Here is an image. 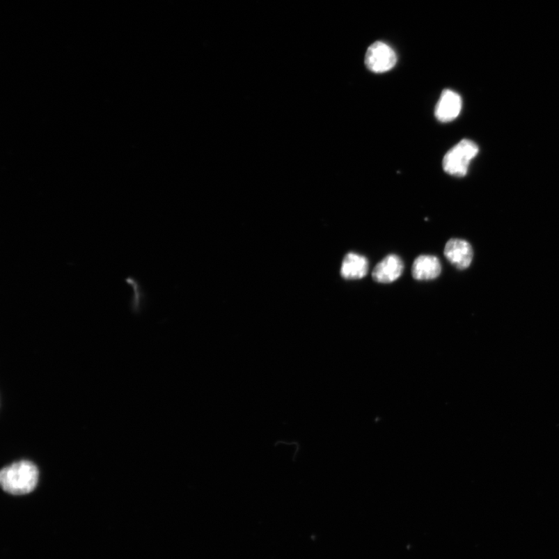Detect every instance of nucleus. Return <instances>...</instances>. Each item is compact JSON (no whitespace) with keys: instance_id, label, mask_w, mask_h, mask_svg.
I'll return each instance as SVG.
<instances>
[{"instance_id":"1","label":"nucleus","mask_w":559,"mask_h":559,"mask_svg":"<svg viewBox=\"0 0 559 559\" xmlns=\"http://www.w3.org/2000/svg\"><path fill=\"white\" fill-rule=\"evenodd\" d=\"M39 471L29 461H20L5 467L0 473V484L6 493L22 496L31 493L37 487Z\"/></svg>"},{"instance_id":"2","label":"nucleus","mask_w":559,"mask_h":559,"mask_svg":"<svg viewBox=\"0 0 559 559\" xmlns=\"http://www.w3.org/2000/svg\"><path fill=\"white\" fill-rule=\"evenodd\" d=\"M474 141L463 139L450 150L443 159V171L451 176L463 178L468 173L471 161L479 153Z\"/></svg>"},{"instance_id":"3","label":"nucleus","mask_w":559,"mask_h":559,"mask_svg":"<svg viewBox=\"0 0 559 559\" xmlns=\"http://www.w3.org/2000/svg\"><path fill=\"white\" fill-rule=\"evenodd\" d=\"M396 63L395 52L386 43L377 42L370 45L367 51L366 66L375 73L386 72L393 69Z\"/></svg>"},{"instance_id":"4","label":"nucleus","mask_w":559,"mask_h":559,"mask_svg":"<svg viewBox=\"0 0 559 559\" xmlns=\"http://www.w3.org/2000/svg\"><path fill=\"white\" fill-rule=\"evenodd\" d=\"M444 257L460 271L469 268L473 260V250L469 242L462 239H451L444 247Z\"/></svg>"},{"instance_id":"5","label":"nucleus","mask_w":559,"mask_h":559,"mask_svg":"<svg viewBox=\"0 0 559 559\" xmlns=\"http://www.w3.org/2000/svg\"><path fill=\"white\" fill-rule=\"evenodd\" d=\"M403 270V262L399 255L389 254L375 266L372 278L380 284H391L401 277Z\"/></svg>"},{"instance_id":"6","label":"nucleus","mask_w":559,"mask_h":559,"mask_svg":"<svg viewBox=\"0 0 559 559\" xmlns=\"http://www.w3.org/2000/svg\"><path fill=\"white\" fill-rule=\"evenodd\" d=\"M462 107V100L459 94L444 90L437 102L435 116L441 123H447L459 117Z\"/></svg>"},{"instance_id":"7","label":"nucleus","mask_w":559,"mask_h":559,"mask_svg":"<svg viewBox=\"0 0 559 559\" xmlns=\"http://www.w3.org/2000/svg\"><path fill=\"white\" fill-rule=\"evenodd\" d=\"M442 267L440 260L433 255H420L412 267V275L415 280L432 281L439 277Z\"/></svg>"},{"instance_id":"8","label":"nucleus","mask_w":559,"mask_h":559,"mask_svg":"<svg viewBox=\"0 0 559 559\" xmlns=\"http://www.w3.org/2000/svg\"><path fill=\"white\" fill-rule=\"evenodd\" d=\"M368 270L369 262L365 255L352 252L343 258L340 274L345 280H360L366 277Z\"/></svg>"}]
</instances>
